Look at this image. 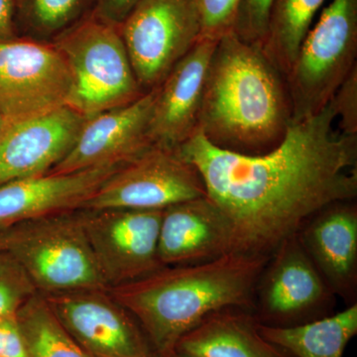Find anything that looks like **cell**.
Listing matches in <instances>:
<instances>
[{"label":"cell","instance_id":"ba28073f","mask_svg":"<svg viewBox=\"0 0 357 357\" xmlns=\"http://www.w3.org/2000/svg\"><path fill=\"white\" fill-rule=\"evenodd\" d=\"M206 196L198 169L178 149L152 145L110 176L83 210H165Z\"/></svg>","mask_w":357,"mask_h":357},{"label":"cell","instance_id":"83f0119b","mask_svg":"<svg viewBox=\"0 0 357 357\" xmlns=\"http://www.w3.org/2000/svg\"><path fill=\"white\" fill-rule=\"evenodd\" d=\"M0 357H30L16 314L0 319Z\"/></svg>","mask_w":357,"mask_h":357},{"label":"cell","instance_id":"ffe728a7","mask_svg":"<svg viewBox=\"0 0 357 357\" xmlns=\"http://www.w3.org/2000/svg\"><path fill=\"white\" fill-rule=\"evenodd\" d=\"M263 337L293 357H342L357 335V303L330 316L293 326L259 324Z\"/></svg>","mask_w":357,"mask_h":357},{"label":"cell","instance_id":"2e32d148","mask_svg":"<svg viewBox=\"0 0 357 357\" xmlns=\"http://www.w3.org/2000/svg\"><path fill=\"white\" fill-rule=\"evenodd\" d=\"M124 164L48 173L0 185V227L83 210L84 204Z\"/></svg>","mask_w":357,"mask_h":357},{"label":"cell","instance_id":"30bf717a","mask_svg":"<svg viewBox=\"0 0 357 357\" xmlns=\"http://www.w3.org/2000/svg\"><path fill=\"white\" fill-rule=\"evenodd\" d=\"M73 86L69 65L53 43L0 42V114L9 122L69 107Z\"/></svg>","mask_w":357,"mask_h":357},{"label":"cell","instance_id":"8fae6325","mask_svg":"<svg viewBox=\"0 0 357 357\" xmlns=\"http://www.w3.org/2000/svg\"><path fill=\"white\" fill-rule=\"evenodd\" d=\"M162 213L163 210H81L107 288L139 280L164 267L158 252Z\"/></svg>","mask_w":357,"mask_h":357},{"label":"cell","instance_id":"d4e9b609","mask_svg":"<svg viewBox=\"0 0 357 357\" xmlns=\"http://www.w3.org/2000/svg\"><path fill=\"white\" fill-rule=\"evenodd\" d=\"M274 0H241L234 29L246 43L262 46Z\"/></svg>","mask_w":357,"mask_h":357},{"label":"cell","instance_id":"7402d4cb","mask_svg":"<svg viewBox=\"0 0 357 357\" xmlns=\"http://www.w3.org/2000/svg\"><path fill=\"white\" fill-rule=\"evenodd\" d=\"M30 357H91L65 330L42 294L16 314Z\"/></svg>","mask_w":357,"mask_h":357},{"label":"cell","instance_id":"7a4b0ae2","mask_svg":"<svg viewBox=\"0 0 357 357\" xmlns=\"http://www.w3.org/2000/svg\"><path fill=\"white\" fill-rule=\"evenodd\" d=\"M293 121L286 77L257 45L234 31L211 56L198 130L213 146L256 156L280 144Z\"/></svg>","mask_w":357,"mask_h":357},{"label":"cell","instance_id":"6da1fadb","mask_svg":"<svg viewBox=\"0 0 357 357\" xmlns=\"http://www.w3.org/2000/svg\"><path fill=\"white\" fill-rule=\"evenodd\" d=\"M335 121L330 102L291 122L278 146L256 156L213 146L198 129L178 148L229 220L231 252L269 257L324 206L356 198L357 135Z\"/></svg>","mask_w":357,"mask_h":357},{"label":"cell","instance_id":"4fadbf2b","mask_svg":"<svg viewBox=\"0 0 357 357\" xmlns=\"http://www.w3.org/2000/svg\"><path fill=\"white\" fill-rule=\"evenodd\" d=\"M156 88L135 102L86 119L74 147L51 174L130 161L151 147L149 123Z\"/></svg>","mask_w":357,"mask_h":357},{"label":"cell","instance_id":"f546056e","mask_svg":"<svg viewBox=\"0 0 357 357\" xmlns=\"http://www.w3.org/2000/svg\"><path fill=\"white\" fill-rule=\"evenodd\" d=\"M15 0H0V42L17 37Z\"/></svg>","mask_w":357,"mask_h":357},{"label":"cell","instance_id":"44dd1931","mask_svg":"<svg viewBox=\"0 0 357 357\" xmlns=\"http://www.w3.org/2000/svg\"><path fill=\"white\" fill-rule=\"evenodd\" d=\"M326 0H274L266 36L261 46L266 57L284 76L297 58L312 20Z\"/></svg>","mask_w":357,"mask_h":357},{"label":"cell","instance_id":"836d02e7","mask_svg":"<svg viewBox=\"0 0 357 357\" xmlns=\"http://www.w3.org/2000/svg\"><path fill=\"white\" fill-rule=\"evenodd\" d=\"M20 0H15L16 4H17L18 2H20Z\"/></svg>","mask_w":357,"mask_h":357},{"label":"cell","instance_id":"5bb4252c","mask_svg":"<svg viewBox=\"0 0 357 357\" xmlns=\"http://www.w3.org/2000/svg\"><path fill=\"white\" fill-rule=\"evenodd\" d=\"M86 119L67 105L10 122L0 141V185L50 172L74 147Z\"/></svg>","mask_w":357,"mask_h":357},{"label":"cell","instance_id":"1f68e13d","mask_svg":"<svg viewBox=\"0 0 357 357\" xmlns=\"http://www.w3.org/2000/svg\"><path fill=\"white\" fill-rule=\"evenodd\" d=\"M10 122L7 121L6 117L0 114V141L3 138L4 134H6L7 128H8Z\"/></svg>","mask_w":357,"mask_h":357},{"label":"cell","instance_id":"4316f807","mask_svg":"<svg viewBox=\"0 0 357 357\" xmlns=\"http://www.w3.org/2000/svg\"><path fill=\"white\" fill-rule=\"evenodd\" d=\"M340 132L357 135V67L352 70L332 98Z\"/></svg>","mask_w":357,"mask_h":357},{"label":"cell","instance_id":"5b68a950","mask_svg":"<svg viewBox=\"0 0 357 357\" xmlns=\"http://www.w3.org/2000/svg\"><path fill=\"white\" fill-rule=\"evenodd\" d=\"M72 73L69 107L86 119L135 102L141 89L119 26L89 14L54 39Z\"/></svg>","mask_w":357,"mask_h":357},{"label":"cell","instance_id":"603a6c76","mask_svg":"<svg viewBox=\"0 0 357 357\" xmlns=\"http://www.w3.org/2000/svg\"><path fill=\"white\" fill-rule=\"evenodd\" d=\"M96 0H20L16 23L39 38H57L91 14Z\"/></svg>","mask_w":357,"mask_h":357},{"label":"cell","instance_id":"e0dca14e","mask_svg":"<svg viewBox=\"0 0 357 357\" xmlns=\"http://www.w3.org/2000/svg\"><path fill=\"white\" fill-rule=\"evenodd\" d=\"M301 245L337 297L357 303V204H328L297 232Z\"/></svg>","mask_w":357,"mask_h":357},{"label":"cell","instance_id":"52a82bcc","mask_svg":"<svg viewBox=\"0 0 357 357\" xmlns=\"http://www.w3.org/2000/svg\"><path fill=\"white\" fill-rule=\"evenodd\" d=\"M134 74L147 93L159 86L197 42V0H141L119 25Z\"/></svg>","mask_w":357,"mask_h":357},{"label":"cell","instance_id":"7c38bea8","mask_svg":"<svg viewBox=\"0 0 357 357\" xmlns=\"http://www.w3.org/2000/svg\"><path fill=\"white\" fill-rule=\"evenodd\" d=\"M43 296L65 330L91 357H160L138 321L109 290Z\"/></svg>","mask_w":357,"mask_h":357},{"label":"cell","instance_id":"8992f818","mask_svg":"<svg viewBox=\"0 0 357 357\" xmlns=\"http://www.w3.org/2000/svg\"><path fill=\"white\" fill-rule=\"evenodd\" d=\"M357 0H332L286 76L293 121L319 114L357 67Z\"/></svg>","mask_w":357,"mask_h":357},{"label":"cell","instance_id":"9a60e30c","mask_svg":"<svg viewBox=\"0 0 357 357\" xmlns=\"http://www.w3.org/2000/svg\"><path fill=\"white\" fill-rule=\"evenodd\" d=\"M218 41L199 39L157 86L149 123L152 144L178 149L198 128L206 72Z\"/></svg>","mask_w":357,"mask_h":357},{"label":"cell","instance_id":"f1b7e54d","mask_svg":"<svg viewBox=\"0 0 357 357\" xmlns=\"http://www.w3.org/2000/svg\"><path fill=\"white\" fill-rule=\"evenodd\" d=\"M141 0H96L93 13L102 20L119 26Z\"/></svg>","mask_w":357,"mask_h":357},{"label":"cell","instance_id":"9c48e42d","mask_svg":"<svg viewBox=\"0 0 357 357\" xmlns=\"http://www.w3.org/2000/svg\"><path fill=\"white\" fill-rule=\"evenodd\" d=\"M335 299L295 234L268 258L255 285L252 312L261 325L298 326L332 314Z\"/></svg>","mask_w":357,"mask_h":357},{"label":"cell","instance_id":"3957f363","mask_svg":"<svg viewBox=\"0 0 357 357\" xmlns=\"http://www.w3.org/2000/svg\"><path fill=\"white\" fill-rule=\"evenodd\" d=\"M267 256L230 252L210 262L165 266L109 292L138 321L160 357L218 310L253 311V296Z\"/></svg>","mask_w":357,"mask_h":357},{"label":"cell","instance_id":"cb8c5ba5","mask_svg":"<svg viewBox=\"0 0 357 357\" xmlns=\"http://www.w3.org/2000/svg\"><path fill=\"white\" fill-rule=\"evenodd\" d=\"M37 292L22 267L9 255L0 253V319L15 316Z\"/></svg>","mask_w":357,"mask_h":357},{"label":"cell","instance_id":"ac0fdd59","mask_svg":"<svg viewBox=\"0 0 357 357\" xmlns=\"http://www.w3.org/2000/svg\"><path fill=\"white\" fill-rule=\"evenodd\" d=\"M231 243L229 220L208 196L163 210L158 252L164 267L213 261L231 252Z\"/></svg>","mask_w":357,"mask_h":357},{"label":"cell","instance_id":"d6986e66","mask_svg":"<svg viewBox=\"0 0 357 357\" xmlns=\"http://www.w3.org/2000/svg\"><path fill=\"white\" fill-rule=\"evenodd\" d=\"M252 311L225 307L208 314L178 340L175 354L190 357H293L259 333Z\"/></svg>","mask_w":357,"mask_h":357},{"label":"cell","instance_id":"d6a6232c","mask_svg":"<svg viewBox=\"0 0 357 357\" xmlns=\"http://www.w3.org/2000/svg\"><path fill=\"white\" fill-rule=\"evenodd\" d=\"M172 357H190V356H183V354H174V356Z\"/></svg>","mask_w":357,"mask_h":357},{"label":"cell","instance_id":"277c9868","mask_svg":"<svg viewBox=\"0 0 357 357\" xmlns=\"http://www.w3.org/2000/svg\"><path fill=\"white\" fill-rule=\"evenodd\" d=\"M6 251L42 295L109 290L86 236L81 210L10 225Z\"/></svg>","mask_w":357,"mask_h":357},{"label":"cell","instance_id":"484cf974","mask_svg":"<svg viewBox=\"0 0 357 357\" xmlns=\"http://www.w3.org/2000/svg\"><path fill=\"white\" fill-rule=\"evenodd\" d=\"M201 16V38L218 40L234 29L241 0H197Z\"/></svg>","mask_w":357,"mask_h":357},{"label":"cell","instance_id":"4dcf8cb0","mask_svg":"<svg viewBox=\"0 0 357 357\" xmlns=\"http://www.w3.org/2000/svg\"><path fill=\"white\" fill-rule=\"evenodd\" d=\"M7 231H8V227H0V253L6 251Z\"/></svg>","mask_w":357,"mask_h":357}]
</instances>
